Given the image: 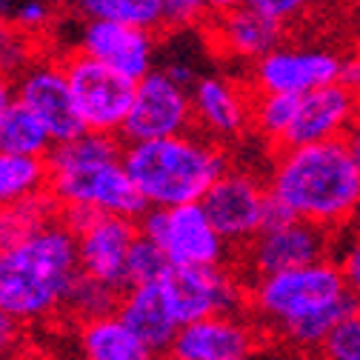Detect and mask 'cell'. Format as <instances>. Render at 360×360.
<instances>
[{"mask_svg":"<svg viewBox=\"0 0 360 360\" xmlns=\"http://www.w3.org/2000/svg\"><path fill=\"white\" fill-rule=\"evenodd\" d=\"M20 338H23V323L0 306V357L12 354L20 343Z\"/></svg>","mask_w":360,"mask_h":360,"instance_id":"35","label":"cell"},{"mask_svg":"<svg viewBox=\"0 0 360 360\" xmlns=\"http://www.w3.org/2000/svg\"><path fill=\"white\" fill-rule=\"evenodd\" d=\"M357 101L360 98L352 95L340 80L300 95L297 109H295V120L283 138V146L323 143V141L343 138L354 112H357Z\"/></svg>","mask_w":360,"mask_h":360,"instance_id":"19","label":"cell"},{"mask_svg":"<svg viewBox=\"0 0 360 360\" xmlns=\"http://www.w3.org/2000/svg\"><path fill=\"white\" fill-rule=\"evenodd\" d=\"M52 146L55 141L46 123L15 98V103L6 109L4 120H0V149L15 155H29V158H46Z\"/></svg>","mask_w":360,"mask_h":360,"instance_id":"23","label":"cell"},{"mask_svg":"<svg viewBox=\"0 0 360 360\" xmlns=\"http://www.w3.org/2000/svg\"><path fill=\"white\" fill-rule=\"evenodd\" d=\"M340 83L349 89L352 95H357V98H360V49H354L352 55H343Z\"/></svg>","mask_w":360,"mask_h":360,"instance_id":"36","label":"cell"},{"mask_svg":"<svg viewBox=\"0 0 360 360\" xmlns=\"http://www.w3.org/2000/svg\"><path fill=\"white\" fill-rule=\"evenodd\" d=\"M83 20H117L149 32L163 29V0H72Z\"/></svg>","mask_w":360,"mask_h":360,"instance_id":"24","label":"cell"},{"mask_svg":"<svg viewBox=\"0 0 360 360\" xmlns=\"http://www.w3.org/2000/svg\"><path fill=\"white\" fill-rule=\"evenodd\" d=\"M40 40L37 34L9 23V20H0V72L18 77L20 72H26L40 55Z\"/></svg>","mask_w":360,"mask_h":360,"instance_id":"28","label":"cell"},{"mask_svg":"<svg viewBox=\"0 0 360 360\" xmlns=\"http://www.w3.org/2000/svg\"><path fill=\"white\" fill-rule=\"evenodd\" d=\"M49 192L63 206H86L103 214H123L138 220L146 200L123 166L120 134L89 131L60 141L46 155Z\"/></svg>","mask_w":360,"mask_h":360,"instance_id":"2","label":"cell"},{"mask_svg":"<svg viewBox=\"0 0 360 360\" xmlns=\"http://www.w3.org/2000/svg\"><path fill=\"white\" fill-rule=\"evenodd\" d=\"M60 58L69 75V86H72L83 129L120 134L126 115L131 109V101H134L138 80L120 75L117 69L89 58L77 49H69Z\"/></svg>","mask_w":360,"mask_h":360,"instance_id":"7","label":"cell"},{"mask_svg":"<svg viewBox=\"0 0 360 360\" xmlns=\"http://www.w3.org/2000/svg\"><path fill=\"white\" fill-rule=\"evenodd\" d=\"M352 4H357V6H360V0H352Z\"/></svg>","mask_w":360,"mask_h":360,"instance_id":"43","label":"cell"},{"mask_svg":"<svg viewBox=\"0 0 360 360\" xmlns=\"http://www.w3.org/2000/svg\"><path fill=\"white\" fill-rule=\"evenodd\" d=\"M203 26L217 58H226L232 63H249V66L272 49H278L286 37L283 23L257 12L249 4L212 12Z\"/></svg>","mask_w":360,"mask_h":360,"instance_id":"16","label":"cell"},{"mask_svg":"<svg viewBox=\"0 0 360 360\" xmlns=\"http://www.w3.org/2000/svg\"><path fill=\"white\" fill-rule=\"evenodd\" d=\"M318 360H360V303L329 332Z\"/></svg>","mask_w":360,"mask_h":360,"instance_id":"31","label":"cell"},{"mask_svg":"<svg viewBox=\"0 0 360 360\" xmlns=\"http://www.w3.org/2000/svg\"><path fill=\"white\" fill-rule=\"evenodd\" d=\"M266 189L286 214L335 235L360 220V169L343 138L275 149Z\"/></svg>","mask_w":360,"mask_h":360,"instance_id":"1","label":"cell"},{"mask_svg":"<svg viewBox=\"0 0 360 360\" xmlns=\"http://www.w3.org/2000/svg\"><path fill=\"white\" fill-rule=\"evenodd\" d=\"M155 34L158 32L117 20H83L75 49L141 80L155 69Z\"/></svg>","mask_w":360,"mask_h":360,"instance_id":"18","label":"cell"},{"mask_svg":"<svg viewBox=\"0 0 360 360\" xmlns=\"http://www.w3.org/2000/svg\"><path fill=\"white\" fill-rule=\"evenodd\" d=\"M0 20H9L37 37H46L55 23L52 0H0Z\"/></svg>","mask_w":360,"mask_h":360,"instance_id":"30","label":"cell"},{"mask_svg":"<svg viewBox=\"0 0 360 360\" xmlns=\"http://www.w3.org/2000/svg\"><path fill=\"white\" fill-rule=\"evenodd\" d=\"M49 189L46 158H29L0 149V206Z\"/></svg>","mask_w":360,"mask_h":360,"instance_id":"25","label":"cell"},{"mask_svg":"<svg viewBox=\"0 0 360 360\" xmlns=\"http://www.w3.org/2000/svg\"><path fill=\"white\" fill-rule=\"evenodd\" d=\"M138 229L166 252L172 266H212L229 257V243L214 229L203 203L146 206Z\"/></svg>","mask_w":360,"mask_h":360,"instance_id":"6","label":"cell"},{"mask_svg":"<svg viewBox=\"0 0 360 360\" xmlns=\"http://www.w3.org/2000/svg\"><path fill=\"white\" fill-rule=\"evenodd\" d=\"M158 360H186V357H180L174 352H163V354H158Z\"/></svg>","mask_w":360,"mask_h":360,"instance_id":"41","label":"cell"},{"mask_svg":"<svg viewBox=\"0 0 360 360\" xmlns=\"http://www.w3.org/2000/svg\"><path fill=\"white\" fill-rule=\"evenodd\" d=\"M172 269L166 252L138 235V240L131 243V252H129V266H126V286H138V283H160L166 278V272Z\"/></svg>","mask_w":360,"mask_h":360,"instance_id":"29","label":"cell"},{"mask_svg":"<svg viewBox=\"0 0 360 360\" xmlns=\"http://www.w3.org/2000/svg\"><path fill=\"white\" fill-rule=\"evenodd\" d=\"M300 95L286 92H255L252 89V131L272 149L283 146V138L295 120Z\"/></svg>","mask_w":360,"mask_h":360,"instance_id":"26","label":"cell"},{"mask_svg":"<svg viewBox=\"0 0 360 360\" xmlns=\"http://www.w3.org/2000/svg\"><path fill=\"white\" fill-rule=\"evenodd\" d=\"M343 141H346V146H349V152H352V158L360 169V101H357V112H354V117H352V123L343 134Z\"/></svg>","mask_w":360,"mask_h":360,"instance_id":"38","label":"cell"},{"mask_svg":"<svg viewBox=\"0 0 360 360\" xmlns=\"http://www.w3.org/2000/svg\"><path fill=\"white\" fill-rule=\"evenodd\" d=\"M75 346L86 360H158V352L117 311L75 323Z\"/></svg>","mask_w":360,"mask_h":360,"instance_id":"21","label":"cell"},{"mask_svg":"<svg viewBox=\"0 0 360 360\" xmlns=\"http://www.w3.org/2000/svg\"><path fill=\"white\" fill-rule=\"evenodd\" d=\"M195 129L192 89L169 77L163 69L143 75L134 89V101L120 129V141H152L172 138Z\"/></svg>","mask_w":360,"mask_h":360,"instance_id":"10","label":"cell"},{"mask_svg":"<svg viewBox=\"0 0 360 360\" xmlns=\"http://www.w3.org/2000/svg\"><path fill=\"white\" fill-rule=\"evenodd\" d=\"M200 203L229 249H243L266 223L269 189L266 180L255 177L252 172L229 166L209 186Z\"/></svg>","mask_w":360,"mask_h":360,"instance_id":"11","label":"cell"},{"mask_svg":"<svg viewBox=\"0 0 360 360\" xmlns=\"http://www.w3.org/2000/svg\"><path fill=\"white\" fill-rule=\"evenodd\" d=\"M354 303L357 297L346 286L340 263L332 257L246 281V314L272 338L292 323Z\"/></svg>","mask_w":360,"mask_h":360,"instance_id":"5","label":"cell"},{"mask_svg":"<svg viewBox=\"0 0 360 360\" xmlns=\"http://www.w3.org/2000/svg\"><path fill=\"white\" fill-rule=\"evenodd\" d=\"M212 15L209 0H163V29L203 26Z\"/></svg>","mask_w":360,"mask_h":360,"instance_id":"32","label":"cell"},{"mask_svg":"<svg viewBox=\"0 0 360 360\" xmlns=\"http://www.w3.org/2000/svg\"><path fill=\"white\" fill-rule=\"evenodd\" d=\"M263 338V329L246 311L209 314L180 326L169 352L186 360H249Z\"/></svg>","mask_w":360,"mask_h":360,"instance_id":"15","label":"cell"},{"mask_svg":"<svg viewBox=\"0 0 360 360\" xmlns=\"http://www.w3.org/2000/svg\"><path fill=\"white\" fill-rule=\"evenodd\" d=\"M160 286L180 326L209 314L246 311V281L229 263L172 266Z\"/></svg>","mask_w":360,"mask_h":360,"instance_id":"8","label":"cell"},{"mask_svg":"<svg viewBox=\"0 0 360 360\" xmlns=\"http://www.w3.org/2000/svg\"><path fill=\"white\" fill-rule=\"evenodd\" d=\"M243 4L255 6L257 12L275 18L278 23H283L286 29L303 18H309L318 6V0H243Z\"/></svg>","mask_w":360,"mask_h":360,"instance_id":"33","label":"cell"},{"mask_svg":"<svg viewBox=\"0 0 360 360\" xmlns=\"http://www.w3.org/2000/svg\"><path fill=\"white\" fill-rule=\"evenodd\" d=\"M123 166L146 206L200 203L209 186L229 169L226 146L206 134L123 143Z\"/></svg>","mask_w":360,"mask_h":360,"instance_id":"4","label":"cell"},{"mask_svg":"<svg viewBox=\"0 0 360 360\" xmlns=\"http://www.w3.org/2000/svg\"><path fill=\"white\" fill-rule=\"evenodd\" d=\"M60 4H63V0H60ZM69 4H72V0H69Z\"/></svg>","mask_w":360,"mask_h":360,"instance_id":"45","label":"cell"},{"mask_svg":"<svg viewBox=\"0 0 360 360\" xmlns=\"http://www.w3.org/2000/svg\"><path fill=\"white\" fill-rule=\"evenodd\" d=\"M55 220H60V203L49 189L0 206V252L29 240Z\"/></svg>","mask_w":360,"mask_h":360,"instance_id":"22","label":"cell"},{"mask_svg":"<svg viewBox=\"0 0 360 360\" xmlns=\"http://www.w3.org/2000/svg\"><path fill=\"white\" fill-rule=\"evenodd\" d=\"M120 318L138 332L158 354L172 349V340L180 329L174 311L163 295L160 283H138V286H126L117 297Z\"/></svg>","mask_w":360,"mask_h":360,"instance_id":"20","label":"cell"},{"mask_svg":"<svg viewBox=\"0 0 360 360\" xmlns=\"http://www.w3.org/2000/svg\"><path fill=\"white\" fill-rule=\"evenodd\" d=\"M195 126L217 143L238 141L252 129V86L226 75H200L192 83Z\"/></svg>","mask_w":360,"mask_h":360,"instance_id":"17","label":"cell"},{"mask_svg":"<svg viewBox=\"0 0 360 360\" xmlns=\"http://www.w3.org/2000/svg\"><path fill=\"white\" fill-rule=\"evenodd\" d=\"M340 272H343V278H346V286H349V292L357 297V303H360V226H357V232L352 235V240L346 243V249H343V255H340Z\"/></svg>","mask_w":360,"mask_h":360,"instance_id":"34","label":"cell"},{"mask_svg":"<svg viewBox=\"0 0 360 360\" xmlns=\"http://www.w3.org/2000/svg\"><path fill=\"white\" fill-rule=\"evenodd\" d=\"M343 55L323 46H281L252 63L249 86L255 92L306 95L340 80Z\"/></svg>","mask_w":360,"mask_h":360,"instance_id":"12","label":"cell"},{"mask_svg":"<svg viewBox=\"0 0 360 360\" xmlns=\"http://www.w3.org/2000/svg\"><path fill=\"white\" fill-rule=\"evenodd\" d=\"M117 297H120V289L86 275V272H77L69 292H66V300H63V311L72 323H80V321H89V318H101V314H109L117 309Z\"/></svg>","mask_w":360,"mask_h":360,"instance_id":"27","label":"cell"},{"mask_svg":"<svg viewBox=\"0 0 360 360\" xmlns=\"http://www.w3.org/2000/svg\"><path fill=\"white\" fill-rule=\"evenodd\" d=\"M77 272L75 232L55 220L29 240L0 252V306L23 326L49 321L63 311Z\"/></svg>","mask_w":360,"mask_h":360,"instance_id":"3","label":"cell"},{"mask_svg":"<svg viewBox=\"0 0 360 360\" xmlns=\"http://www.w3.org/2000/svg\"><path fill=\"white\" fill-rule=\"evenodd\" d=\"M138 235H141V229H138V220L134 217L95 212L75 232L80 272L123 292L129 252H131V243L138 240Z\"/></svg>","mask_w":360,"mask_h":360,"instance_id":"14","label":"cell"},{"mask_svg":"<svg viewBox=\"0 0 360 360\" xmlns=\"http://www.w3.org/2000/svg\"><path fill=\"white\" fill-rule=\"evenodd\" d=\"M238 4H243V0H209L212 12H223V9H232V6H238Z\"/></svg>","mask_w":360,"mask_h":360,"instance_id":"40","label":"cell"},{"mask_svg":"<svg viewBox=\"0 0 360 360\" xmlns=\"http://www.w3.org/2000/svg\"><path fill=\"white\" fill-rule=\"evenodd\" d=\"M163 72H166L169 77H174L177 83L189 86V89H192V83L200 77V75H198V72H195V69H192L186 60H172V63H166V66H163Z\"/></svg>","mask_w":360,"mask_h":360,"instance_id":"37","label":"cell"},{"mask_svg":"<svg viewBox=\"0 0 360 360\" xmlns=\"http://www.w3.org/2000/svg\"><path fill=\"white\" fill-rule=\"evenodd\" d=\"M335 232L309 223L300 217H283L266 226L240 249V266L246 272V281L281 272V269L306 266L314 260L332 257Z\"/></svg>","mask_w":360,"mask_h":360,"instance_id":"9","label":"cell"},{"mask_svg":"<svg viewBox=\"0 0 360 360\" xmlns=\"http://www.w3.org/2000/svg\"><path fill=\"white\" fill-rule=\"evenodd\" d=\"M15 77H9V75H4L0 72V120H4V115H6V109L15 103Z\"/></svg>","mask_w":360,"mask_h":360,"instance_id":"39","label":"cell"},{"mask_svg":"<svg viewBox=\"0 0 360 360\" xmlns=\"http://www.w3.org/2000/svg\"><path fill=\"white\" fill-rule=\"evenodd\" d=\"M357 49H360V40H357Z\"/></svg>","mask_w":360,"mask_h":360,"instance_id":"44","label":"cell"},{"mask_svg":"<svg viewBox=\"0 0 360 360\" xmlns=\"http://www.w3.org/2000/svg\"><path fill=\"white\" fill-rule=\"evenodd\" d=\"M15 95L46 123L55 143L69 141L83 131L63 58L40 55L26 72L15 77Z\"/></svg>","mask_w":360,"mask_h":360,"instance_id":"13","label":"cell"},{"mask_svg":"<svg viewBox=\"0 0 360 360\" xmlns=\"http://www.w3.org/2000/svg\"><path fill=\"white\" fill-rule=\"evenodd\" d=\"M75 360H86V357H80V354H77V357H75Z\"/></svg>","mask_w":360,"mask_h":360,"instance_id":"42","label":"cell"}]
</instances>
